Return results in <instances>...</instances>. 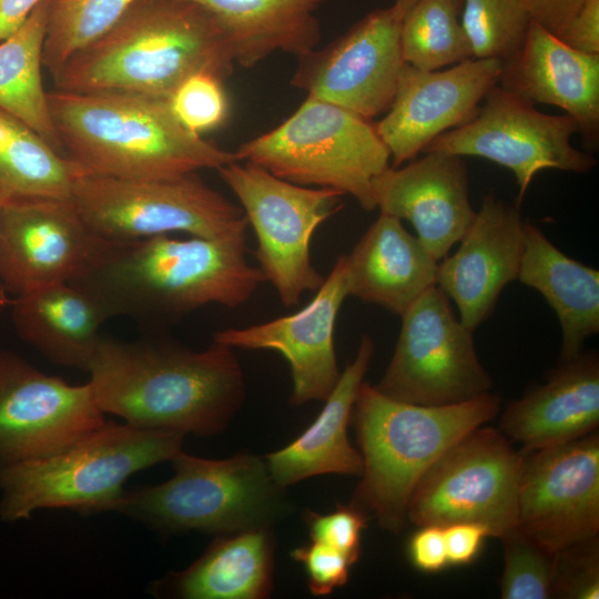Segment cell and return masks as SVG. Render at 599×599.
<instances>
[{
    "instance_id": "1",
    "label": "cell",
    "mask_w": 599,
    "mask_h": 599,
    "mask_svg": "<svg viewBox=\"0 0 599 599\" xmlns=\"http://www.w3.org/2000/svg\"><path fill=\"white\" fill-rule=\"evenodd\" d=\"M246 230L202 237L108 241L72 284L92 294L109 318L176 321L209 304H245L265 278L246 258Z\"/></svg>"
},
{
    "instance_id": "2",
    "label": "cell",
    "mask_w": 599,
    "mask_h": 599,
    "mask_svg": "<svg viewBox=\"0 0 599 599\" xmlns=\"http://www.w3.org/2000/svg\"><path fill=\"white\" fill-rule=\"evenodd\" d=\"M87 373L99 408L153 430L212 436L240 407L245 383L234 348L192 351L166 341L102 337Z\"/></svg>"
},
{
    "instance_id": "3",
    "label": "cell",
    "mask_w": 599,
    "mask_h": 599,
    "mask_svg": "<svg viewBox=\"0 0 599 599\" xmlns=\"http://www.w3.org/2000/svg\"><path fill=\"white\" fill-rule=\"evenodd\" d=\"M235 64L217 20L190 0H139L52 74L57 90L130 92L169 100L189 77L224 80Z\"/></svg>"
},
{
    "instance_id": "4",
    "label": "cell",
    "mask_w": 599,
    "mask_h": 599,
    "mask_svg": "<svg viewBox=\"0 0 599 599\" xmlns=\"http://www.w3.org/2000/svg\"><path fill=\"white\" fill-rule=\"evenodd\" d=\"M64 155L81 174L169 179L238 161L191 132L169 100L130 92H48Z\"/></svg>"
},
{
    "instance_id": "5",
    "label": "cell",
    "mask_w": 599,
    "mask_h": 599,
    "mask_svg": "<svg viewBox=\"0 0 599 599\" xmlns=\"http://www.w3.org/2000/svg\"><path fill=\"white\" fill-rule=\"evenodd\" d=\"M499 409L500 397L490 392L458 404L425 406L390 398L363 382L353 409L363 470L351 505L385 530L400 532L424 474Z\"/></svg>"
},
{
    "instance_id": "6",
    "label": "cell",
    "mask_w": 599,
    "mask_h": 599,
    "mask_svg": "<svg viewBox=\"0 0 599 599\" xmlns=\"http://www.w3.org/2000/svg\"><path fill=\"white\" fill-rule=\"evenodd\" d=\"M185 435L105 422L62 450L0 467V519L17 522L41 509L81 515L112 511L135 473L170 461Z\"/></svg>"
},
{
    "instance_id": "7",
    "label": "cell",
    "mask_w": 599,
    "mask_h": 599,
    "mask_svg": "<svg viewBox=\"0 0 599 599\" xmlns=\"http://www.w3.org/2000/svg\"><path fill=\"white\" fill-rule=\"evenodd\" d=\"M235 154L285 181L348 194L365 211L376 209L373 180L390 166L389 150L370 120L312 97Z\"/></svg>"
},
{
    "instance_id": "8",
    "label": "cell",
    "mask_w": 599,
    "mask_h": 599,
    "mask_svg": "<svg viewBox=\"0 0 599 599\" xmlns=\"http://www.w3.org/2000/svg\"><path fill=\"white\" fill-rule=\"evenodd\" d=\"M166 481L124 490L112 511L161 532L230 534L265 526L280 488L266 463L250 454L205 459L180 450Z\"/></svg>"
},
{
    "instance_id": "9",
    "label": "cell",
    "mask_w": 599,
    "mask_h": 599,
    "mask_svg": "<svg viewBox=\"0 0 599 599\" xmlns=\"http://www.w3.org/2000/svg\"><path fill=\"white\" fill-rule=\"evenodd\" d=\"M71 202L91 230L113 242L172 233L214 237L248 227L242 207L195 172L156 180L80 174Z\"/></svg>"
},
{
    "instance_id": "10",
    "label": "cell",
    "mask_w": 599,
    "mask_h": 599,
    "mask_svg": "<svg viewBox=\"0 0 599 599\" xmlns=\"http://www.w3.org/2000/svg\"><path fill=\"white\" fill-rule=\"evenodd\" d=\"M217 172L254 230L258 268L281 302L294 306L306 292H316L325 277L311 258L312 236L342 207L343 194L285 181L247 161H233Z\"/></svg>"
},
{
    "instance_id": "11",
    "label": "cell",
    "mask_w": 599,
    "mask_h": 599,
    "mask_svg": "<svg viewBox=\"0 0 599 599\" xmlns=\"http://www.w3.org/2000/svg\"><path fill=\"white\" fill-rule=\"evenodd\" d=\"M522 459L499 429L481 425L470 430L420 478L408 521L418 527L476 524L488 537L501 538L518 526Z\"/></svg>"
},
{
    "instance_id": "12",
    "label": "cell",
    "mask_w": 599,
    "mask_h": 599,
    "mask_svg": "<svg viewBox=\"0 0 599 599\" xmlns=\"http://www.w3.org/2000/svg\"><path fill=\"white\" fill-rule=\"evenodd\" d=\"M393 357L374 387L417 405L443 406L470 400L493 388L476 353L473 331L451 309L437 286L426 290L400 316Z\"/></svg>"
},
{
    "instance_id": "13",
    "label": "cell",
    "mask_w": 599,
    "mask_h": 599,
    "mask_svg": "<svg viewBox=\"0 0 599 599\" xmlns=\"http://www.w3.org/2000/svg\"><path fill=\"white\" fill-rule=\"evenodd\" d=\"M577 132L568 114L542 113L496 84L469 121L438 135L423 152L478 156L509 169L519 186V206L538 172L587 173L596 165L590 153L572 145Z\"/></svg>"
},
{
    "instance_id": "14",
    "label": "cell",
    "mask_w": 599,
    "mask_h": 599,
    "mask_svg": "<svg viewBox=\"0 0 599 599\" xmlns=\"http://www.w3.org/2000/svg\"><path fill=\"white\" fill-rule=\"evenodd\" d=\"M89 383L71 385L0 349V467L39 459L105 424Z\"/></svg>"
},
{
    "instance_id": "15",
    "label": "cell",
    "mask_w": 599,
    "mask_h": 599,
    "mask_svg": "<svg viewBox=\"0 0 599 599\" xmlns=\"http://www.w3.org/2000/svg\"><path fill=\"white\" fill-rule=\"evenodd\" d=\"M518 527L557 552L599 534V435L524 454Z\"/></svg>"
},
{
    "instance_id": "16",
    "label": "cell",
    "mask_w": 599,
    "mask_h": 599,
    "mask_svg": "<svg viewBox=\"0 0 599 599\" xmlns=\"http://www.w3.org/2000/svg\"><path fill=\"white\" fill-rule=\"evenodd\" d=\"M402 19L393 7L369 12L327 48L301 57L292 85L368 120L386 112L405 63Z\"/></svg>"
},
{
    "instance_id": "17",
    "label": "cell",
    "mask_w": 599,
    "mask_h": 599,
    "mask_svg": "<svg viewBox=\"0 0 599 599\" xmlns=\"http://www.w3.org/2000/svg\"><path fill=\"white\" fill-rule=\"evenodd\" d=\"M108 240L82 220L71 200L14 199L0 209V285L13 296L72 283Z\"/></svg>"
},
{
    "instance_id": "18",
    "label": "cell",
    "mask_w": 599,
    "mask_h": 599,
    "mask_svg": "<svg viewBox=\"0 0 599 599\" xmlns=\"http://www.w3.org/2000/svg\"><path fill=\"white\" fill-rule=\"evenodd\" d=\"M502 61L468 59L445 70L404 63L394 100L375 124L393 167L414 160L438 135L469 121L499 82Z\"/></svg>"
},
{
    "instance_id": "19",
    "label": "cell",
    "mask_w": 599,
    "mask_h": 599,
    "mask_svg": "<svg viewBox=\"0 0 599 599\" xmlns=\"http://www.w3.org/2000/svg\"><path fill=\"white\" fill-rule=\"evenodd\" d=\"M346 297L345 255H341L306 306L261 324L221 329L213 335V341L232 348L278 352L291 368L290 403L300 406L325 400L341 376L334 331Z\"/></svg>"
},
{
    "instance_id": "20",
    "label": "cell",
    "mask_w": 599,
    "mask_h": 599,
    "mask_svg": "<svg viewBox=\"0 0 599 599\" xmlns=\"http://www.w3.org/2000/svg\"><path fill=\"white\" fill-rule=\"evenodd\" d=\"M372 193L380 213L412 223L437 261L447 256L476 216L466 164L454 154L425 152L404 166H389L373 180Z\"/></svg>"
},
{
    "instance_id": "21",
    "label": "cell",
    "mask_w": 599,
    "mask_h": 599,
    "mask_svg": "<svg viewBox=\"0 0 599 599\" xmlns=\"http://www.w3.org/2000/svg\"><path fill=\"white\" fill-rule=\"evenodd\" d=\"M524 223L518 205L487 194L458 250L438 264L436 285L473 332L489 318L502 290L518 280Z\"/></svg>"
},
{
    "instance_id": "22",
    "label": "cell",
    "mask_w": 599,
    "mask_h": 599,
    "mask_svg": "<svg viewBox=\"0 0 599 599\" xmlns=\"http://www.w3.org/2000/svg\"><path fill=\"white\" fill-rule=\"evenodd\" d=\"M498 84L534 104L560 108L592 151L599 142V54L568 47L532 20L521 48L502 61Z\"/></svg>"
},
{
    "instance_id": "23",
    "label": "cell",
    "mask_w": 599,
    "mask_h": 599,
    "mask_svg": "<svg viewBox=\"0 0 599 599\" xmlns=\"http://www.w3.org/2000/svg\"><path fill=\"white\" fill-rule=\"evenodd\" d=\"M599 426V359L580 352L560 362L546 380L504 410L499 430L521 445L522 454L587 436Z\"/></svg>"
},
{
    "instance_id": "24",
    "label": "cell",
    "mask_w": 599,
    "mask_h": 599,
    "mask_svg": "<svg viewBox=\"0 0 599 599\" xmlns=\"http://www.w3.org/2000/svg\"><path fill=\"white\" fill-rule=\"evenodd\" d=\"M344 255L348 296L399 316L436 285L438 261L402 220L385 213Z\"/></svg>"
},
{
    "instance_id": "25",
    "label": "cell",
    "mask_w": 599,
    "mask_h": 599,
    "mask_svg": "<svg viewBox=\"0 0 599 599\" xmlns=\"http://www.w3.org/2000/svg\"><path fill=\"white\" fill-rule=\"evenodd\" d=\"M373 355L374 342L365 334L313 424L290 445L266 455L270 475L280 488L316 475L362 474L363 458L351 445L347 427Z\"/></svg>"
},
{
    "instance_id": "26",
    "label": "cell",
    "mask_w": 599,
    "mask_h": 599,
    "mask_svg": "<svg viewBox=\"0 0 599 599\" xmlns=\"http://www.w3.org/2000/svg\"><path fill=\"white\" fill-rule=\"evenodd\" d=\"M19 337L55 365L88 370L109 316L88 291L72 283L39 286L11 298Z\"/></svg>"
},
{
    "instance_id": "27",
    "label": "cell",
    "mask_w": 599,
    "mask_h": 599,
    "mask_svg": "<svg viewBox=\"0 0 599 599\" xmlns=\"http://www.w3.org/2000/svg\"><path fill=\"white\" fill-rule=\"evenodd\" d=\"M518 280L555 311L562 334L560 362L576 357L599 332V272L569 257L535 225L524 223Z\"/></svg>"
},
{
    "instance_id": "28",
    "label": "cell",
    "mask_w": 599,
    "mask_h": 599,
    "mask_svg": "<svg viewBox=\"0 0 599 599\" xmlns=\"http://www.w3.org/2000/svg\"><path fill=\"white\" fill-rule=\"evenodd\" d=\"M225 31L234 61L252 68L275 52L298 58L321 40L317 9L327 0H190Z\"/></svg>"
},
{
    "instance_id": "29",
    "label": "cell",
    "mask_w": 599,
    "mask_h": 599,
    "mask_svg": "<svg viewBox=\"0 0 599 599\" xmlns=\"http://www.w3.org/2000/svg\"><path fill=\"white\" fill-rule=\"evenodd\" d=\"M273 542L265 526L224 534L167 586L184 599H263L273 585Z\"/></svg>"
},
{
    "instance_id": "30",
    "label": "cell",
    "mask_w": 599,
    "mask_h": 599,
    "mask_svg": "<svg viewBox=\"0 0 599 599\" xmlns=\"http://www.w3.org/2000/svg\"><path fill=\"white\" fill-rule=\"evenodd\" d=\"M50 0H42L20 26L0 42V109L40 134L64 155L42 82V51Z\"/></svg>"
},
{
    "instance_id": "31",
    "label": "cell",
    "mask_w": 599,
    "mask_h": 599,
    "mask_svg": "<svg viewBox=\"0 0 599 599\" xmlns=\"http://www.w3.org/2000/svg\"><path fill=\"white\" fill-rule=\"evenodd\" d=\"M77 165L20 119L0 109V197L71 200Z\"/></svg>"
},
{
    "instance_id": "32",
    "label": "cell",
    "mask_w": 599,
    "mask_h": 599,
    "mask_svg": "<svg viewBox=\"0 0 599 599\" xmlns=\"http://www.w3.org/2000/svg\"><path fill=\"white\" fill-rule=\"evenodd\" d=\"M463 0H416L402 19L405 63L425 71L473 59L461 23Z\"/></svg>"
},
{
    "instance_id": "33",
    "label": "cell",
    "mask_w": 599,
    "mask_h": 599,
    "mask_svg": "<svg viewBox=\"0 0 599 599\" xmlns=\"http://www.w3.org/2000/svg\"><path fill=\"white\" fill-rule=\"evenodd\" d=\"M139 0H50L42 64L51 74L111 30Z\"/></svg>"
},
{
    "instance_id": "34",
    "label": "cell",
    "mask_w": 599,
    "mask_h": 599,
    "mask_svg": "<svg viewBox=\"0 0 599 599\" xmlns=\"http://www.w3.org/2000/svg\"><path fill=\"white\" fill-rule=\"evenodd\" d=\"M461 23L475 59L507 60L522 45L531 14L522 0H463Z\"/></svg>"
},
{
    "instance_id": "35",
    "label": "cell",
    "mask_w": 599,
    "mask_h": 599,
    "mask_svg": "<svg viewBox=\"0 0 599 599\" xmlns=\"http://www.w3.org/2000/svg\"><path fill=\"white\" fill-rule=\"evenodd\" d=\"M500 539L504 546L500 597L554 598L556 552L546 549L518 526Z\"/></svg>"
},
{
    "instance_id": "36",
    "label": "cell",
    "mask_w": 599,
    "mask_h": 599,
    "mask_svg": "<svg viewBox=\"0 0 599 599\" xmlns=\"http://www.w3.org/2000/svg\"><path fill=\"white\" fill-rule=\"evenodd\" d=\"M222 79L200 72L186 78L169 99L175 118L196 134L223 124L229 112Z\"/></svg>"
},
{
    "instance_id": "37",
    "label": "cell",
    "mask_w": 599,
    "mask_h": 599,
    "mask_svg": "<svg viewBox=\"0 0 599 599\" xmlns=\"http://www.w3.org/2000/svg\"><path fill=\"white\" fill-rule=\"evenodd\" d=\"M554 598H599L598 537L556 552Z\"/></svg>"
},
{
    "instance_id": "38",
    "label": "cell",
    "mask_w": 599,
    "mask_h": 599,
    "mask_svg": "<svg viewBox=\"0 0 599 599\" xmlns=\"http://www.w3.org/2000/svg\"><path fill=\"white\" fill-rule=\"evenodd\" d=\"M367 517L352 506H338L331 514L308 511L306 524L312 540L323 542L343 554L354 565L361 554V535Z\"/></svg>"
},
{
    "instance_id": "39",
    "label": "cell",
    "mask_w": 599,
    "mask_h": 599,
    "mask_svg": "<svg viewBox=\"0 0 599 599\" xmlns=\"http://www.w3.org/2000/svg\"><path fill=\"white\" fill-rule=\"evenodd\" d=\"M291 556L303 565L308 588L315 596L328 595L347 582L352 565L343 554L323 542L313 540L294 549Z\"/></svg>"
},
{
    "instance_id": "40",
    "label": "cell",
    "mask_w": 599,
    "mask_h": 599,
    "mask_svg": "<svg viewBox=\"0 0 599 599\" xmlns=\"http://www.w3.org/2000/svg\"><path fill=\"white\" fill-rule=\"evenodd\" d=\"M407 550L412 564L422 571L437 572L448 566L443 527H419L412 536Z\"/></svg>"
},
{
    "instance_id": "41",
    "label": "cell",
    "mask_w": 599,
    "mask_h": 599,
    "mask_svg": "<svg viewBox=\"0 0 599 599\" xmlns=\"http://www.w3.org/2000/svg\"><path fill=\"white\" fill-rule=\"evenodd\" d=\"M558 38L577 51L599 54V0H586Z\"/></svg>"
},
{
    "instance_id": "42",
    "label": "cell",
    "mask_w": 599,
    "mask_h": 599,
    "mask_svg": "<svg viewBox=\"0 0 599 599\" xmlns=\"http://www.w3.org/2000/svg\"><path fill=\"white\" fill-rule=\"evenodd\" d=\"M444 528L448 565H468L479 554L486 530L476 524L458 522Z\"/></svg>"
},
{
    "instance_id": "43",
    "label": "cell",
    "mask_w": 599,
    "mask_h": 599,
    "mask_svg": "<svg viewBox=\"0 0 599 599\" xmlns=\"http://www.w3.org/2000/svg\"><path fill=\"white\" fill-rule=\"evenodd\" d=\"M532 20L559 37L586 0H522Z\"/></svg>"
},
{
    "instance_id": "44",
    "label": "cell",
    "mask_w": 599,
    "mask_h": 599,
    "mask_svg": "<svg viewBox=\"0 0 599 599\" xmlns=\"http://www.w3.org/2000/svg\"><path fill=\"white\" fill-rule=\"evenodd\" d=\"M42 0H0V42L17 31Z\"/></svg>"
},
{
    "instance_id": "45",
    "label": "cell",
    "mask_w": 599,
    "mask_h": 599,
    "mask_svg": "<svg viewBox=\"0 0 599 599\" xmlns=\"http://www.w3.org/2000/svg\"><path fill=\"white\" fill-rule=\"evenodd\" d=\"M416 2V0H395L392 6L394 10L403 18L406 11Z\"/></svg>"
},
{
    "instance_id": "46",
    "label": "cell",
    "mask_w": 599,
    "mask_h": 599,
    "mask_svg": "<svg viewBox=\"0 0 599 599\" xmlns=\"http://www.w3.org/2000/svg\"><path fill=\"white\" fill-rule=\"evenodd\" d=\"M3 200L0 197V209L3 204ZM11 302V297L9 294L4 291V288L0 285V308H7L9 307Z\"/></svg>"
}]
</instances>
